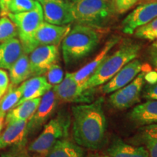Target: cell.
Returning a JSON list of instances; mask_svg holds the SVG:
<instances>
[{
	"label": "cell",
	"instance_id": "5bb4252c",
	"mask_svg": "<svg viewBox=\"0 0 157 157\" xmlns=\"http://www.w3.org/2000/svg\"><path fill=\"white\" fill-rule=\"evenodd\" d=\"M143 66L138 59H133L125 65L116 75L109 82L104 84L102 92L105 94L112 93L130 83L140 72L143 71Z\"/></svg>",
	"mask_w": 157,
	"mask_h": 157
},
{
	"label": "cell",
	"instance_id": "74e56055",
	"mask_svg": "<svg viewBox=\"0 0 157 157\" xmlns=\"http://www.w3.org/2000/svg\"><path fill=\"white\" fill-rule=\"evenodd\" d=\"M143 3L149 2H157V0H143Z\"/></svg>",
	"mask_w": 157,
	"mask_h": 157
},
{
	"label": "cell",
	"instance_id": "d590c367",
	"mask_svg": "<svg viewBox=\"0 0 157 157\" xmlns=\"http://www.w3.org/2000/svg\"><path fill=\"white\" fill-rule=\"evenodd\" d=\"M6 114L0 113V134H1L2 130L4 123H5V119Z\"/></svg>",
	"mask_w": 157,
	"mask_h": 157
},
{
	"label": "cell",
	"instance_id": "2e32d148",
	"mask_svg": "<svg viewBox=\"0 0 157 157\" xmlns=\"http://www.w3.org/2000/svg\"><path fill=\"white\" fill-rule=\"evenodd\" d=\"M28 121H15L7 125L3 133L0 134V150L9 146L24 147L28 136Z\"/></svg>",
	"mask_w": 157,
	"mask_h": 157
},
{
	"label": "cell",
	"instance_id": "ac0fdd59",
	"mask_svg": "<svg viewBox=\"0 0 157 157\" xmlns=\"http://www.w3.org/2000/svg\"><path fill=\"white\" fill-rule=\"evenodd\" d=\"M129 117L141 126L157 124V101H147L137 105L129 113Z\"/></svg>",
	"mask_w": 157,
	"mask_h": 157
},
{
	"label": "cell",
	"instance_id": "7a4b0ae2",
	"mask_svg": "<svg viewBox=\"0 0 157 157\" xmlns=\"http://www.w3.org/2000/svg\"><path fill=\"white\" fill-rule=\"evenodd\" d=\"M101 35L95 27L80 23L74 25L61 42L65 64H75L92 53L101 42Z\"/></svg>",
	"mask_w": 157,
	"mask_h": 157
},
{
	"label": "cell",
	"instance_id": "e0dca14e",
	"mask_svg": "<svg viewBox=\"0 0 157 157\" xmlns=\"http://www.w3.org/2000/svg\"><path fill=\"white\" fill-rule=\"evenodd\" d=\"M20 85L22 88V97L17 105L29 100L42 98L52 88L44 76H32Z\"/></svg>",
	"mask_w": 157,
	"mask_h": 157
},
{
	"label": "cell",
	"instance_id": "8992f818",
	"mask_svg": "<svg viewBox=\"0 0 157 157\" xmlns=\"http://www.w3.org/2000/svg\"><path fill=\"white\" fill-rule=\"evenodd\" d=\"M17 29V38L21 41L25 53L33 50V39L39 25L44 22L43 12L40 4L32 10L18 14L7 15Z\"/></svg>",
	"mask_w": 157,
	"mask_h": 157
},
{
	"label": "cell",
	"instance_id": "1f68e13d",
	"mask_svg": "<svg viewBox=\"0 0 157 157\" xmlns=\"http://www.w3.org/2000/svg\"><path fill=\"white\" fill-rule=\"evenodd\" d=\"M143 97L148 101H157V82L147 86L143 92Z\"/></svg>",
	"mask_w": 157,
	"mask_h": 157
},
{
	"label": "cell",
	"instance_id": "4dcf8cb0",
	"mask_svg": "<svg viewBox=\"0 0 157 157\" xmlns=\"http://www.w3.org/2000/svg\"><path fill=\"white\" fill-rule=\"evenodd\" d=\"M10 85V77L5 70L0 69V97L4 95Z\"/></svg>",
	"mask_w": 157,
	"mask_h": 157
},
{
	"label": "cell",
	"instance_id": "484cf974",
	"mask_svg": "<svg viewBox=\"0 0 157 157\" xmlns=\"http://www.w3.org/2000/svg\"><path fill=\"white\" fill-rule=\"evenodd\" d=\"M38 5L37 0H10L6 7V14H18L31 11Z\"/></svg>",
	"mask_w": 157,
	"mask_h": 157
},
{
	"label": "cell",
	"instance_id": "3957f363",
	"mask_svg": "<svg viewBox=\"0 0 157 157\" xmlns=\"http://www.w3.org/2000/svg\"><path fill=\"white\" fill-rule=\"evenodd\" d=\"M140 46L137 44H127L121 46L111 56H108L93 75L84 84V87L95 88L103 85L113 77L124 66L139 55Z\"/></svg>",
	"mask_w": 157,
	"mask_h": 157
},
{
	"label": "cell",
	"instance_id": "cb8c5ba5",
	"mask_svg": "<svg viewBox=\"0 0 157 157\" xmlns=\"http://www.w3.org/2000/svg\"><path fill=\"white\" fill-rule=\"evenodd\" d=\"M139 140L148 151L149 157H157V124L145 125L142 127Z\"/></svg>",
	"mask_w": 157,
	"mask_h": 157
},
{
	"label": "cell",
	"instance_id": "4316f807",
	"mask_svg": "<svg viewBox=\"0 0 157 157\" xmlns=\"http://www.w3.org/2000/svg\"><path fill=\"white\" fill-rule=\"evenodd\" d=\"M17 37L16 25L7 15L0 16V43Z\"/></svg>",
	"mask_w": 157,
	"mask_h": 157
},
{
	"label": "cell",
	"instance_id": "f1b7e54d",
	"mask_svg": "<svg viewBox=\"0 0 157 157\" xmlns=\"http://www.w3.org/2000/svg\"><path fill=\"white\" fill-rule=\"evenodd\" d=\"M46 77L48 83L52 87L60 84L64 78V73L61 66L58 63L52 65L46 72Z\"/></svg>",
	"mask_w": 157,
	"mask_h": 157
},
{
	"label": "cell",
	"instance_id": "d6986e66",
	"mask_svg": "<svg viewBox=\"0 0 157 157\" xmlns=\"http://www.w3.org/2000/svg\"><path fill=\"white\" fill-rule=\"evenodd\" d=\"M23 53L22 44L17 37L0 43V69L9 70Z\"/></svg>",
	"mask_w": 157,
	"mask_h": 157
},
{
	"label": "cell",
	"instance_id": "d6a6232c",
	"mask_svg": "<svg viewBox=\"0 0 157 157\" xmlns=\"http://www.w3.org/2000/svg\"><path fill=\"white\" fill-rule=\"evenodd\" d=\"M0 157H29L23 147H14L8 152L5 153Z\"/></svg>",
	"mask_w": 157,
	"mask_h": 157
},
{
	"label": "cell",
	"instance_id": "e575fe53",
	"mask_svg": "<svg viewBox=\"0 0 157 157\" xmlns=\"http://www.w3.org/2000/svg\"><path fill=\"white\" fill-rule=\"evenodd\" d=\"M10 0H0V5L2 7V15L1 16H4V15H7L6 14V7H7V3Z\"/></svg>",
	"mask_w": 157,
	"mask_h": 157
},
{
	"label": "cell",
	"instance_id": "ba28073f",
	"mask_svg": "<svg viewBox=\"0 0 157 157\" xmlns=\"http://www.w3.org/2000/svg\"><path fill=\"white\" fill-rule=\"evenodd\" d=\"M145 74L146 72L143 71L130 83L112 93L109 98L111 106L117 109L122 110L132 107L139 103L144 84Z\"/></svg>",
	"mask_w": 157,
	"mask_h": 157
},
{
	"label": "cell",
	"instance_id": "7c38bea8",
	"mask_svg": "<svg viewBox=\"0 0 157 157\" xmlns=\"http://www.w3.org/2000/svg\"><path fill=\"white\" fill-rule=\"evenodd\" d=\"M58 100L52 88L41 98L40 103L27 123L28 135L33 134L40 129L56 111Z\"/></svg>",
	"mask_w": 157,
	"mask_h": 157
},
{
	"label": "cell",
	"instance_id": "6da1fadb",
	"mask_svg": "<svg viewBox=\"0 0 157 157\" xmlns=\"http://www.w3.org/2000/svg\"><path fill=\"white\" fill-rule=\"evenodd\" d=\"M103 99L71 108L72 132L76 144L84 148L98 150L103 145L106 133V119Z\"/></svg>",
	"mask_w": 157,
	"mask_h": 157
},
{
	"label": "cell",
	"instance_id": "ab89813d",
	"mask_svg": "<svg viewBox=\"0 0 157 157\" xmlns=\"http://www.w3.org/2000/svg\"><path fill=\"white\" fill-rule=\"evenodd\" d=\"M71 2H76V1H77V0H70Z\"/></svg>",
	"mask_w": 157,
	"mask_h": 157
},
{
	"label": "cell",
	"instance_id": "7402d4cb",
	"mask_svg": "<svg viewBox=\"0 0 157 157\" xmlns=\"http://www.w3.org/2000/svg\"><path fill=\"white\" fill-rule=\"evenodd\" d=\"M41 98L29 100L19 104L6 114V124H9L15 121H29L34 114L39 103Z\"/></svg>",
	"mask_w": 157,
	"mask_h": 157
},
{
	"label": "cell",
	"instance_id": "8fae6325",
	"mask_svg": "<svg viewBox=\"0 0 157 157\" xmlns=\"http://www.w3.org/2000/svg\"><path fill=\"white\" fill-rule=\"evenodd\" d=\"M157 17V2L140 5L127 15L121 23V31L126 34H133L136 29Z\"/></svg>",
	"mask_w": 157,
	"mask_h": 157
},
{
	"label": "cell",
	"instance_id": "f546056e",
	"mask_svg": "<svg viewBox=\"0 0 157 157\" xmlns=\"http://www.w3.org/2000/svg\"><path fill=\"white\" fill-rule=\"evenodd\" d=\"M140 0H112L115 12L123 14L136 5Z\"/></svg>",
	"mask_w": 157,
	"mask_h": 157
},
{
	"label": "cell",
	"instance_id": "ffe728a7",
	"mask_svg": "<svg viewBox=\"0 0 157 157\" xmlns=\"http://www.w3.org/2000/svg\"><path fill=\"white\" fill-rule=\"evenodd\" d=\"M105 157H149V154L144 146H132L117 138L107 149Z\"/></svg>",
	"mask_w": 157,
	"mask_h": 157
},
{
	"label": "cell",
	"instance_id": "277c9868",
	"mask_svg": "<svg viewBox=\"0 0 157 157\" xmlns=\"http://www.w3.org/2000/svg\"><path fill=\"white\" fill-rule=\"evenodd\" d=\"M71 124V117L66 111H60L45 124L41 134L33 141L29 151L45 156L58 141L67 138Z\"/></svg>",
	"mask_w": 157,
	"mask_h": 157
},
{
	"label": "cell",
	"instance_id": "83f0119b",
	"mask_svg": "<svg viewBox=\"0 0 157 157\" xmlns=\"http://www.w3.org/2000/svg\"><path fill=\"white\" fill-rule=\"evenodd\" d=\"M135 36L139 39L154 41V48H157V17L135 30Z\"/></svg>",
	"mask_w": 157,
	"mask_h": 157
},
{
	"label": "cell",
	"instance_id": "4fadbf2b",
	"mask_svg": "<svg viewBox=\"0 0 157 157\" xmlns=\"http://www.w3.org/2000/svg\"><path fill=\"white\" fill-rule=\"evenodd\" d=\"M71 29L70 24L57 25L43 22L39 25L33 39V50L39 46H58Z\"/></svg>",
	"mask_w": 157,
	"mask_h": 157
},
{
	"label": "cell",
	"instance_id": "52a82bcc",
	"mask_svg": "<svg viewBox=\"0 0 157 157\" xmlns=\"http://www.w3.org/2000/svg\"><path fill=\"white\" fill-rule=\"evenodd\" d=\"M59 102L71 103H90L95 101V88H87L76 82L72 73L66 74L60 84L52 87Z\"/></svg>",
	"mask_w": 157,
	"mask_h": 157
},
{
	"label": "cell",
	"instance_id": "30bf717a",
	"mask_svg": "<svg viewBox=\"0 0 157 157\" xmlns=\"http://www.w3.org/2000/svg\"><path fill=\"white\" fill-rule=\"evenodd\" d=\"M31 76H43L52 65L58 63L59 49L55 45L39 46L29 54Z\"/></svg>",
	"mask_w": 157,
	"mask_h": 157
},
{
	"label": "cell",
	"instance_id": "9c48e42d",
	"mask_svg": "<svg viewBox=\"0 0 157 157\" xmlns=\"http://www.w3.org/2000/svg\"><path fill=\"white\" fill-rule=\"evenodd\" d=\"M43 12L44 21L57 25H68L75 21L71 2L68 0H37Z\"/></svg>",
	"mask_w": 157,
	"mask_h": 157
},
{
	"label": "cell",
	"instance_id": "603a6c76",
	"mask_svg": "<svg viewBox=\"0 0 157 157\" xmlns=\"http://www.w3.org/2000/svg\"><path fill=\"white\" fill-rule=\"evenodd\" d=\"M9 77L12 87H17L31 77L28 54L25 52L22 54L18 60L9 69Z\"/></svg>",
	"mask_w": 157,
	"mask_h": 157
},
{
	"label": "cell",
	"instance_id": "836d02e7",
	"mask_svg": "<svg viewBox=\"0 0 157 157\" xmlns=\"http://www.w3.org/2000/svg\"><path fill=\"white\" fill-rule=\"evenodd\" d=\"M149 57L152 65L157 69V48L153 47V48L150 50Z\"/></svg>",
	"mask_w": 157,
	"mask_h": 157
},
{
	"label": "cell",
	"instance_id": "8d00e7d4",
	"mask_svg": "<svg viewBox=\"0 0 157 157\" xmlns=\"http://www.w3.org/2000/svg\"><path fill=\"white\" fill-rule=\"evenodd\" d=\"M90 157H105V156H103V155H101L99 154H92Z\"/></svg>",
	"mask_w": 157,
	"mask_h": 157
},
{
	"label": "cell",
	"instance_id": "5b68a950",
	"mask_svg": "<svg viewBox=\"0 0 157 157\" xmlns=\"http://www.w3.org/2000/svg\"><path fill=\"white\" fill-rule=\"evenodd\" d=\"M71 7L75 21L95 28L108 22L115 12L112 0H77Z\"/></svg>",
	"mask_w": 157,
	"mask_h": 157
},
{
	"label": "cell",
	"instance_id": "44dd1931",
	"mask_svg": "<svg viewBox=\"0 0 157 157\" xmlns=\"http://www.w3.org/2000/svg\"><path fill=\"white\" fill-rule=\"evenodd\" d=\"M46 157H88L85 149L68 138L57 142L47 154Z\"/></svg>",
	"mask_w": 157,
	"mask_h": 157
},
{
	"label": "cell",
	"instance_id": "d4e9b609",
	"mask_svg": "<svg viewBox=\"0 0 157 157\" xmlns=\"http://www.w3.org/2000/svg\"><path fill=\"white\" fill-rule=\"evenodd\" d=\"M22 97V88L10 86L7 93L0 100V113L7 114L10 110L16 106Z\"/></svg>",
	"mask_w": 157,
	"mask_h": 157
},
{
	"label": "cell",
	"instance_id": "9a60e30c",
	"mask_svg": "<svg viewBox=\"0 0 157 157\" xmlns=\"http://www.w3.org/2000/svg\"><path fill=\"white\" fill-rule=\"evenodd\" d=\"M119 39L120 38L119 36H113L110 39L105 43L102 50L100 51L99 53L95 57V58L93 59L91 61L88 63L87 65H85L82 68H80L77 71L72 73L74 80L78 83L84 86L86 82L93 75L96 70L99 68L101 64L108 56L110 50L118 44V42H119Z\"/></svg>",
	"mask_w": 157,
	"mask_h": 157
},
{
	"label": "cell",
	"instance_id": "f35d334b",
	"mask_svg": "<svg viewBox=\"0 0 157 157\" xmlns=\"http://www.w3.org/2000/svg\"><path fill=\"white\" fill-rule=\"evenodd\" d=\"M2 7H1V5H0V16H1V15H2Z\"/></svg>",
	"mask_w": 157,
	"mask_h": 157
}]
</instances>
